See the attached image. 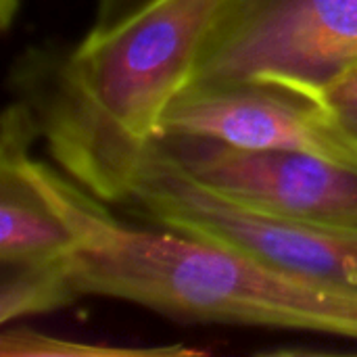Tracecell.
Segmentation results:
<instances>
[{
	"label": "cell",
	"mask_w": 357,
	"mask_h": 357,
	"mask_svg": "<svg viewBox=\"0 0 357 357\" xmlns=\"http://www.w3.org/2000/svg\"><path fill=\"white\" fill-rule=\"evenodd\" d=\"M33 169L77 236L71 280L79 297L126 301L186 322L357 341V295L205 238L155 224H126L67 174L42 161Z\"/></svg>",
	"instance_id": "cell-1"
},
{
	"label": "cell",
	"mask_w": 357,
	"mask_h": 357,
	"mask_svg": "<svg viewBox=\"0 0 357 357\" xmlns=\"http://www.w3.org/2000/svg\"><path fill=\"white\" fill-rule=\"evenodd\" d=\"M224 0H157L31 73L27 105L50 157L107 205H123L169 100L188 84Z\"/></svg>",
	"instance_id": "cell-2"
},
{
	"label": "cell",
	"mask_w": 357,
	"mask_h": 357,
	"mask_svg": "<svg viewBox=\"0 0 357 357\" xmlns=\"http://www.w3.org/2000/svg\"><path fill=\"white\" fill-rule=\"evenodd\" d=\"M357 67V0H224L188 84L266 82L324 105Z\"/></svg>",
	"instance_id": "cell-3"
},
{
	"label": "cell",
	"mask_w": 357,
	"mask_h": 357,
	"mask_svg": "<svg viewBox=\"0 0 357 357\" xmlns=\"http://www.w3.org/2000/svg\"><path fill=\"white\" fill-rule=\"evenodd\" d=\"M123 205L144 224L243 251L289 274L357 295V228L236 205L190 180L155 142L146 146Z\"/></svg>",
	"instance_id": "cell-4"
},
{
	"label": "cell",
	"mask_w": 357,
	"mask_h": 357,
	"mask_svg": "<svg viewBox=\"0 0 357 357\" xmlns=\"http://www.w3.org/2000/svg\"><path fill=\"white\" fill-rule=\"evenodd\" d=\"M155 146L203 188L259 213L357 228V172L328 159L243 149L211 138L157 136Z\"/></svg>",
	"instance_id": "cell-5"
},
{
	"label": "cell",
	"mask_w": 357,
	"mask_h": 357,
	"mask_svg": "<svg viewBox=\"0 0 357 357\" xmlns=\"http://www.w3.org/2000/svg\"><path fill=\"white\" fill-rule=\"evenodd\" d=\"M157 136L307 153L357 172V142L324 105L266 82L186 84L165 107Z\"/></svg>",
	"instance_id": "cell-6"
},
{
	"label": "cell",
	"mask_w": 357,
	"mask_h": 357,
	"mask_svg": "<svg viewBox=\"0 0 357 357\" xmlns=\"http://www.w3.org/2000/svg\"><path fill=\"white\" fill-rule=\"evenodd\" d=\"M73 259L54 266L0 270V322L63 310L79 299L71 280Z\"/></svg>",
	"instance_id": "cell-7"
},
{
	"label": "cell",
	"mask_w": 357,
	"mask_h": 357,
	"mask_svg": "<svg viewBox=\"0 0 357 357\" xmlns=\"http://www.w3.org/2000/svg\"><path fill=\"white\" fill-rule=\"evenodd\" d=\"M195 349L184 345H161V347H117L82 343L50 337L46 333L15 326L0 335V356L2 357H176L195 356Z\"/></svg>",
	"instance_id": "cell-8"
},
{
	"label": "cell",
	"mask_w": 357,
	"mask_h": 357,
	"mask_svg": "<svg viewBox=\"0 0 357 357\" xmlns=\"http://www.w3.org/2000/svg\"><path fill=\"white\" fill-rule=\"evenodd\" d=\"M324 107L357 142V67L326 92Z\"/></svg>",
	"instance_id": "cell-9"
},
{
	"label": "cell",
	"mask_w": 357,
	"mask_h": 357,
	"mask_svg": "<svg viewBox=\"0 0 357 357\" xmlns=\"http://www.w3.org/2000/svg\"><path fill=\"white\" fill-rule=\"evenodd\" d=\"M157 0H94V17L92 25L88 29V38L105 36L130 19H134L138 13L149 8Z\"/></svg>",
	"instance_id": "cell-10"
},
{
	"label": "cell",
	"mask_w": 357,
	"mask_h": 357,
	"mask_svg": "<svg viewBox=\"0 0 357 357\" xmlns=\"http://www.w3.org/2000/svg\"><path fill=\"white\" fill-rule=\"evenodd\" d=\"M19 4V0H0V10H2V27L4 29H8V25H10V21H13V17H15V13H17V6Z\"/></svg>",
	"instance_id": "cell-11"
}]
</instances>
